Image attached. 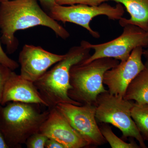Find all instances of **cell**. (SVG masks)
Listing matches in <instances>:
<instances>
[{"instance_id":"6da1fadb","label":"cell","mask_w":148,"mask_h":148,"mask_svg":"<svg viewBox=\"0 0 148 148\" xmlns=\"http://www.w3.org/2000/svg\"><path fill=\"white\" fill-rule=\"evenodd\" d=\"M38 26L48 27L58 37L65 40L70 34L58 21L46 13L37 0H10L0 2L1 40L9 54L17 49L15 33Z\"/></svg>"},{"instance_id":"7a4b0ae2","label":"cell","mask_w":148,"mask_h":148,"mask_svg":"<svg viewBox=\"0 0 148 148\" xmlns=\"http://www.w3.org/2000/svg\"><path fill=\"white\" fill-rule=\"evenodd\" d=\"M90 50L86 45V41H82L79 45L71 47L63 59L34 82L49 108H54L60 103L82 106L69 96L68 92L71 88L70 70L74 65L88 58Z\"/></svg>"},{"instance_id":"3957f363","label":"cell","mask_w":148,"mask_h":148,"mask_svg":"<svg viewBox=\"0 0 148 148\" xmlns=\"http://www.w3.org/2000/svg\"><path fill=\"white\" fill-rule=\"evenodd\" d=\"M0 106V130L9 148H20L29 137L40 132L48 110L41 111L40 105L11 102Z\"/></svg>"},{"instance_id":"277c9868","label":"cell","mask_w":148,"mask_h":148,"mask_svg":"<svg viewBox=\"0 0 148 148\" xmlns=\"http://www.w3.org/2000/svg\"><path fill=\"white\" fill-rule=\"evenodd\" d=\"M119 63L114 58H102L88 63L82 61L72 66L70 72L69 97L82 105H95L98 95L108 91L103 84L104 74Z\"/></svg>"},{"instance_id":"5b68a950","label":"cell","mask_w":148,"mask_h":148,"mask_svg":"<svg viewBox=\"0 0 148 148\" xmlns=\"http://www.w3.org/2000/svg\"><path fill=\"white\" fill-rule=\"evenodd\" d=\"M133 101H128L108 91L98 96L95 106V118L101 123H110L122 133L123 138H135L140 147L147 148L145 140L131 116Z\"/></svg>"},{"instance_id":"8992f818","label":"cell","mask_w":148,"mask_h":148,"mask_svg":"<svg viewBox=\"0 0 148 148\" xmlns=\"http://www.w3.org/2000/svg\"><path fill=\"white\" fill-rule=\"evenodd\" d=\"M124 10L122 5L112 6L105 2L98 5L77 4L65 6L56 4L49 10L48 14L54 20L64 23L70 22L83 27L93 38H98L100 35L90 27V22L93 18L105 15L110 19L119 20L123 17Z\"/></svg>"},{"instance_id":"52a82bcc","label":"cell","mask_w":148,"mask_h":148,"mask_svg":"<svg viewBox=\"0 0 148 148\" xmlns=\"http://www.w3.org/2000/svg\"><path fill=\"white\" fill-rule=\"evenodd\" d=\"M122 27L123 30L121 34L108 42L92 44L86 41L87 47L94 50V52L83 62L88 63L102 58H111L124 61L127 60L136 48L147 47L148 43L147 31L133 24H125Z\"/></svg>"},{"instance_id":"ba28073f","label":"cell","mask_w":148,"mask_h":148,"mask_svg":"<svg viewBox=\"0 0 148 148\" xmlns=\"http://www.w3.org/2000/svg\"><path fill=\"white\" fill-rule=\"evenodd\" d=\"M55 107L90 146H101L107 142L97 124L95 105L60 103Z\"/></svg>"},{"instance_id":"9c48e42d","label":"cell","mask_w":148,"mask_h":148,"mask_svg":"<svg viewBox=\"0 0 148 148\" xmlns=\"http://www.w3.org/2000/svg\"><path fill=\"white\" fill-rule=\"evenodd\" d=\"M143 47L133 49L129 57L104 74L103 84L108 88V91L113 95L124 97L130 83L145 67L142 60Z\"/></svg>"},{"instance_id":"30bf717a","label":"cell","mask_w":148,"mask_h":148,"mask_svg":"<svg viewBox=\"0 0 148 148\" xmlns=\"http://www.w3.org/2000/svg\"><path fill=\"white\" fill-rule=\"evenodd\" d=\"M65 56V54L51 53L40 46L25 45L18 55L20 75L24 79L34 82Z\"/></svg>"},{"instance_id":"8fae6325","label":"cell","mask_w":148,"mask_h":148,"mask_svg":"<svg viewBox=\"0 0 148 148\" xmlns=\"http://www.w3.org/2000/svg\"><path fill=\"white\" fill-rule=\"evenodd\" d=\"M49 109L48 116L40 128V132L58 141L65 148L90 147L58 109L56 107Z\"/></svg>"},{"instance_id":"7c38bea8","label":"cell","mask_w":148,"mask_h":148,"mask_svg":"<svg viewBox=\"0 0 148 148\" xmlns=\"http://www.w3.org/2000/svg\"><path fill=\"white\" fill-rule=\"evenodd\" d=\"M11 102L39 104L47 107L34 82L12 71L6 83L1 105Z\"/></svg>"},{"instance_id":"4fadbf2b","label":"cell","mask_w":148,"mask_h":148,"mask_svg":"<svg viewBox=\"0 0 148 148\" xmlns=\"http://www.w3.org/2000/svg\"><path fill=\"white\" fill-rule=\"evenodd\" d=\"M100 3L112 1L124 5L130 15L129 18L122 17L119 20L122 27L133 24L147 31L148 28V0H99Z\"/></svg>"},{"instance_id":"5bb4252c","label":"cell","mask_w":148,"mask_h":148,"mask_svg":"<svg viewBox=\"0 0 148 148\" xmlns=\"http://www.w3.org/2000/svg\"><path fill=\"white\" fill-rule=\"evenodd\" d=\"M143 71L130 83L123 98L135 103L148 104V61Z\"/></svg>"},{"instance_id":"9a60e30c","label":"cell","mask_w":148,"mask_h":148,"mask_svg":"<svg viewBox=\"0 0 148 148\" xmlns=\"http://www.w3.org/2000/svg\"><path fill=\"white\" fill-rule=\"evenodd\" d=\"M131 114L144 140L148 141V104L135 102Z\"/></svg>"},{"instance_id":"2e32d148","label":"cell","mask_w":148,"mask_h":148,"mask_svg":"<svg viewBox=\"0 0 148 148\" xmlns=\"http://www.w3.org/2000/svg\"><path fill=\"white\" fill-rule=\"evenodd\" d=\"M100 127L101 133L105 140L110 144L112 148H139L140 145L134 142L125 143L119 138L112 130L111 127L107 123H102Z\"/></svg>"},{"instance_id":"e0dca14e","label":"cell","mask_w":148,"mask_h":148,"mask_svg":"<svg viewBox=\"0 0 148 148\" xmlns=\"http://www.w3.org/2000/svg\"><path fill=\"white\" fill-rule=\"evenodd\" d=\"M48 138L42 133L37 132L28 138L25 145L28 148H44Z\"/></svg>"},{"instance_id":"ac0fdd59","label":"cell","mask_w":148,"mask_h":148,"mask_svg":"<svg viewBox=\"0 0 148 148\" xmlns=\"http://www.w3.org/2000/svg\"><path fill=\"white\" fill-rule=\"evenodd\" d=\"M12 71H13L0 63V105L6 83Z\"/></svg>"},{"instance_id":"d6986e66","label":"cell","mask_w":148,"mask_h":148,"mask_svg":"<svg viewBox=\"0 0 148 148\" xmlns=\"http://www.w3.org/2000/svg\"><path fill=\"white\" fill-rule=\"evenodd\" d=\"M1 38H0V63L4 66H6L12 71H14L18 69L19 64L16 61L11 59L7 55L3 49L1 45Z\"/></svg>"},{"instance_id":"ffe728a7","label":"cell","mask_w":148,"mask_h":148,"mask_svg":"<svg viewBox=\"0 0 148 148\" xmlns=\"http://www.w3.org/2000/svg\"><path fill=\"white\" fill-rule=\"evenodd\" d=\"M55 2L56 4L61 5L83 4L94 6L101 4L99 0H55Z\"/></svg>"},{"instance_id":"44dd1931","label":"cell","mask_w":148,"mask_h":148,"mask_svg":"<svg viewBox=\"0 0 148 148\" xmlns=\"http://www.w3.org/2000/svg\"><path fill=\"white\" fill-rule=\"evenodd\" d=\"M46 148H65L63 145L53 139L48 138L46 143Z\"/></svg>"},{"instance_id":"7402d4cb","label":"cell","mask_w":148,"mask_h":148,"mask_svg":"<svg viewBox=\"0 0 148 148\" xmlns=\"http://www.w3.org/2000/svg\"><path fill=\"white\" fill-rule=\"evenodd\" d=\"M38 1L41 4L49 11L56 4L55 0H38Z\"/></svg>"},{"instance_id":"603a6c76","label":"cell","mask_w":148,"mask_h":148,"mask_svg":"<svg viewBox=\"0 0 148 148\" xmlns=\"http://www.w3.org/2000/svg\"><path fill=\"white\" fill-rule=\"evenodd\" d=\"M9 147L6 143L2 133L0 130V148H8Z\"/></svg>"},{"instance_id":"cb8c5ba5","label":"cell","mask_w":148,"mask_h":148,"mask_svg":"<svg viewBox=\"0 0 148 148\" xmlns=\"http://www.w3.org/2000/svg\"><path fill=\"white\" fill-rule=\"evenodd\" d=\"M147 32L148 34V28L147 29ZM147 48L145 50H143V55L145 57L146 59H147V60H148V45L147 46Z\"/></svg>"},{"instance_id":"d4e9b609","label":"cell","mask_w":148,"mask_h":148,"mask_svg":"<svg viewBox=\"0 0 148 148\" xmlns=\"http://www.w3.org/2000/svg\"><path fill=\"white\" fill-rule=\"evenodd\" d=\"M10 1V0H0V2H2L7 1Z\"/></svg>"}]
</instances>
